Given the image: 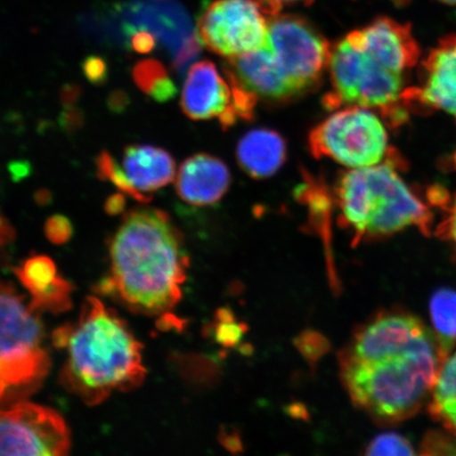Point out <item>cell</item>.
Masks as SVG:
<instances>
[{"label": "cell", "mask_w": 456, "mask_h": 456, "mask_svg": "<svg viewBox=\"0 0 456 456\" xmlns=\"http://www.w3.org/2000/svg\"><path fill=\"white\" fill-rule=\"evenodd\" d=\"M443 361L435 334L411 314H380L341 357L353 402L381 423L411 418L430 396Z\"/></svg>", "instance_id": "cell-1"}, {"label": "cell", "mask_w": 456, "mask_h": 456, "mask_svg": "<svg viewBox=\"0 0 456 456\" xmlns=\"http://www.w3.org/2000/svg\"><path fill=\"white\" fill-rule=\"evenodd\" d=\"M110 277L104 289L131 310L158 316L181 299L188 259L169 216L157 208L125 215L110 241Z\"/></svg>", "instance_id": "cell-2"}, {"label": "cell", "mask_w": 456, "mask_h": 456, "mask_svg": "<svg viewBox=\"0 0 456 456\" xmlns=\"http://www.w3.org/2000/svg\"><path fill=\"white\" fill-rule=\"evenodd\" d=\"M54 341L67 353L62 383L88 406L144 381L142 345L98 298L86 299L77 322L57 330Z\"/></svg>", "instance_id": "cell-3"}, {"label": "cell", "mask_w": 456, "mask_h": 456, "mask_svg": "<svg viewBox=\"0 0 456 456\" xmlns=\"http://www.w3.org/2000/svg\"><path fill=\"white\" fill-rule=\"evenodd\" d=\"M398 163L395 155L339 176L335 195L341 221L356 240L389 237L411 226L429 235L431 212L399 175Z\"/></svg>", "instance_id": "cell-4"}, {"label": "cell", "mask_w": 456, "mask_h": 456, "mask_svg": "<svg viewBox=\"0 0 456 456\" xmlns=\"http://www.w3.org/2000/svg\"><path fill=\"white\" fill-rule=\"evenodd\" d=\"M332 91L323 99L330 110L341 106L369 108L391 127L407 121L403 74L389 69L345 37L330 50L329 62Z\"/></svg>", "instance_id": "cell-5"}, {"label": "cell", "mask_w": 456, "mask_h": 456, "mask_svg": "<svg viewBox=\"0 0 456 456\" xmlns=\"http://www.w3.org/2000/svg\"><path fill=\"white\" fill-rule=\"evenodd\" d=\"M385 123L380 114L369 108L347 106L312 130V155L329 158L351 169L383 163L395 155Z\"/></svg>", "instance_id": "cell-6"}, {"label": "cell", "mask_w": 456, "mask_h": 456, "mask_svg": "<svg viewBox=\"0 0 456 456\" xmlns=\"http://www.w3.org/2000/svg\"><path fill=\"white\" fill-rule=\"evenodd\" d=\"M36 311L12 285L0 282V376L11 387L37 384L48 372Z\"/></svg>", "instance_id": "cell-7"}, {"label": "cell", "mask_w": 456, "mask_h": 456, "mask_svg": "<svg viewBox=\"0 0 456 456\" xmlns=\"http://www.w3.org/2000/svg\"><path fill=\"white\" fill-rule=\"evenodd\" d=\"M258 102L230 73L222 74L214 62L202 61L191 67L181 95V108L195 121L218 119L222 127H231L239 119L254 116Z\"/></svg>", "instance_id": "cell-8"}, {"label": "cell", "mask_w": 456, "mask_h": 456, "mask_svg": "<svg viewBox=\"0 0 456 456\" xmlns=\"http://www.w3.org/2000/svg\"><path fill=\"white\" fill-rule=\"evenodd\" d=\"M197 33L205 48L232 59L265 47L269 24L253 0H216L200 14Z\"/></svg>", "instance_id": "cell-9"}, {"label": "cell", "mask_w": 456, "mask_h": 456, "mask_svg": "<svg viewBox=\"0 0 456 456\" xmlns=\"http://www.w3.org/2000/svg\"><path fill=\"white\" fill-rule=\"evenodd\" d=\"M122 19V34L127 38L136 30L153 34L171 56L175 72L183 73L201 53L202 43L187 11L174 2L130 0L116 8Z\"/></svg>", "instance_id": "cell-10"}, {"label": "cell", "mask_w": 456, "mask_h": 456, "mask_svg": "<svg viewBox=\"0 0 456 456\" xmlns=\"http://www.w3.org/2000/svg\"><path fill=\"white\" fill-rule=\"evenodd\" d=\"M267 45L290 81L305 94L321 83L332 49L309 21L296 15L272 17Z\"/></svg>", "instance_id": "cell-11"}, {"label": "cell", "mask_w": 456, "mask_h": 456, "mask_svg": "<svg viewBox=\"0 0 456 456\" xmlns=\"http://www.w3.org/2000/svg\"><path fill=\"white\" fill-rule=\"evenodd\" d=\"M70 447L69 429L54 410L31 403L0 409V455L60 456Z\"/></svg>", "instance_id": "cell-12"}, {"label": "cell", "mask_w": 456, "mask_h": 456, "mask_svg": "<svg viewBox=\"0 0 456 456\" xmlns=\"http://www.w3.org/2000/svg\"><path fill=\"white\" fill-rule=\"evenodd\" d=\"M404 102L447 113L456 122V34L444 37L421 65L419 84L408 87Z\"/></svg>", "instance_id": "cell-13"}, {"label": "cell", "mask_w": 456, "mask_h": 456, "mask_svg": "<svg viewBox=\"0 0 456 456\" xmlns=\"http://www.w3.org/2000/svg\"><path fill=\"white\" fill-rule=\"evenodd\" d=\"M346 38L380 64L403 76L419 59V48L411 27L389 17H379L361 30L347 34Z\"/></svg>", "instance_id": "cell-14"}, {"label": "cell", "mask_w": 456, "mask_h": 456, "mask_svg": "<svg viewBox=\"0 0 456 456\" xmlns=\"http://www.w3.org/2000/svg\"><path fill=\"white\" fill-rule=\"evenodd\" d=\"M224 69L256 99L288 102L305 94L290 81L267 45L228 59Z\"/></svg>", "instance_id": "cell-15"}, {"label": "cell", "mask_w": 456, "mask_h": 456, "mask_svg": "<svg viewBox=\"0 0 456 456\" xmlns=\"http://www.w3.org/2000/svg\"><path fill=\"white\" fill-rule=\"evenodd\" d=\"M230 185L231 174L226 165L207 153H198L181 165L175 190L184 202L208 207L220 201Z\"/></svg>", "instance_id": "cell-16"}, {"label": "cell", "mask_w": 456, "mask_h": 456, "mask_svg": "<svg viewBox=\"0 0 456 456\" xmlns=\"http://www.w3.org/2000/svg\"><path fill=\"white\" fill-rule=\"evenodd\" d=\"M123 167L135 190L151 193L167 186L175 179V162L163 148L133 144L125 147Z\"/></svg>", "instance_id": "cell-17"}, {"label": "cell", "mask_w": 456, "mask_h": 456, "mask_svg": "<svg viewBox=\"0 0 456 456\" xmlns=\"http://www.w3.org/2000/svg\"><path fill=\"white\" fill-rule=\"evenodd\" d=\"M237 159L245 173L252 178H269L285 162L287 144L276 131L256 129L239 142Z\"/></svg>", "instance_id": "cell-18"}, {"label": "cell", "mask_w": 456, "mask_h": 456, "mask_svg": "<svg viewBox=\"0 0 456 456\" xmlns=\"http://www.w3.org/2000/svg\"><path fill=\"white\" fill-rule=\"evenodd\" d=\"M17 276L30 290L34 309L61 311L69 305L70 287L56 273L53 262L38 256L26 262Z\"/></svg>", "instance_id": "cell-19"}, {"label": "cell", "mask_w": 456, "mask_h": 456, "mask_svg": "<svg viewBox=\"0 0 456 456\" xmlns=\"http://www.w3.org/2000/svg\"><path fill=\"white\" fill-rule=\"evenodd\" d=\"M429 412L456 435V352L444 359L438 370L430 395Z\"/></svg>", "instance_id": "cell-20"}, {"label": "cell", "mask_w": 456, "mask_h": 456, "mask_svg": "<svg viewBox=\"0 0 456 456\" xmlns=\"http://www.w3.org/2000/svg\"><path fill=\"white\" fill-rule=\"evenodd\" d=\"M430 314L438 351L444 362L456 345V292L440 289L432 295Z\"/></svg>", "instance_id": "cell-21"}, {"label": "cell", "mask_w": 456, "mask_h": 456, "mask_svg": "<svg viewBox=\"0 0 456 456\" xmlns=\"http://www.w3.org/2000/svg\"><path fill=\"white\" fill-rule=\"evenodd\" d=\"M131 76L136 87L155 102H169L178 93L167 68L157 60L148 59L136 62Z\"/></svg>", "instance_id": "cell-22"}, {"label": "cell", "mask_w": 456, "mask_h": 456, "mask_svg": "<svg viewBox=\"0 0 456 456\" xmlns=\"http://www.w3.org/2000/svg\"><path fill=\"white\" fill-rule=\"evenodd\" d=\"M95 167L96 175L99 179L110 182L118 190L123 191L124 195H127L141 203L151 201V196L144 195V193L135 190L134 185L130 183L126 173L118 167L116 159L110 152L106 151L100 152V155L95 159Z\"/></svg>", "instance_id": "cell-23"}, {"label": "cell", "mask_w": 456, "mask_h": 456, "mask_svg": "<svg viewBox=\"0 0 456 456\" xmlns=\"http://www.w3.org/2000/svg\"><path fill=\"white\" fill-rule=\"evenodd\" d=\"M412 444L402 436L395 433H386V435L375 437L370 443L366 454L368 455H413Z\"/></svg>", "instance_id": "cell-24"}, {"label": "cell", "mask_w": 456, "mask_h": 456, "mask_svg": "<svg viewBox=\"0 0 456 456\" xmlns=\"http://www.w3.org/2000/svg\"><path fill=\"white\" fill-rule=\"evenodd\" d=\"M82 71L86 79L94 86L105 85L110 76V65L99 55L86 57L82 62Z\"/></svg>", "instance_id": "cell-25"}, {"label": "cell", "mask_w": 456, "mask_h": 456, "mask_svg": "<svg viewBox=\"0 0 456 456\" xmlns=\"http://www.w3.org/2000/svg\"><path fill=\"white\" fill-rule=\"evenodd\" d=\"M45 232L50 240L54 243L67 242L72 235L71 222L65 216H51L45 225Z\"/></svg>", "instance_id": "cell-26"}, {"label": "cell", "mask_w": 456, "mask_h": 456, "mask_svg": "<svg viewBox=\"0 0 456 456\" xmlns=\"http://www.w3.org/2000/svg\"><path fill=\"white\" fill-rule=\"evenodd\" d=\"M131 50L140 54L151 53L156 49L158 39L152 33L146 30H136L127 39Z\"/></svg>", "instance_id": "cell-27"}, {"label": "cell", "mask_w": 456, "mask_h": 456, "mask_svg": "<svg viewBox=\"0 0 456 456\" xmlns=\"http://www.w3.org/2000/svg\"><path fill=\"white\" fill-rule=\"evenodd\" d=\"M64 108L65 110L60 116V126L67 134L76 133L77 130L84 126V112L77 106Z\"/></svg>", "instance_id": "cell-28"}, {"label": "cell", "mask_w": 456, "mask_h": 456, "mask_svg": "<svg viewBox=\"0 0 456 456\" xmlns=\"http://www.w3.org/2000/svg\"><path fill=\"white\" fill-rule=\"evenodd\" d=\"M258 5L262 12L271 17H275L281 13L285 4L302 3L311 4L314 0H253Z\"/></svg>", "instance_id": "cell-29"}, {"label": "cell", "mask_w": 456, "mask_h": 456, "mask_svg": "<svg viewBox=\"0 0 456 456\" xmlns=\"http://www.w3.org/2000/svg\"><path fill=\"white\" fill-rule=\"evenodd\" d=\"M130 105L129 95L126 91L117 89L108 96L107 106L112 113L121 114L127 110Z\"/></svg>", "instance_id": "cell-30"}, {"label": "cell", "mask_w": 456, "mask_h": 456, "mask_svg": "<svg viewBox=\"0 0 456 456\" xmlns=\"http://www.w3.org/2000/svg\"><path fill=\"white\" fill-rule=\"evenodd\" d=\"M440 233L442 237L452 241L456 248V195L448 210L447 219L443 222L440 228Z\"/></svg>", "instance_id": "cell-31"}, {"label": "cell", "mask_w": 456, "mask_h": 456, "mask_svg": "<svg viewBox=\"0 0 456 456\" xmlns=\"http://www.w3.org/2000/svg\"><path fill=\"white\" fill-rule=\"evenodd\" d=\"M82 95V88L76 84L62 86L60 93L61 104L64 107L77 106Z\"/></svg>", "instance_id": "cell-32"}, {"label": "cell", "mask_w": 456, "mask_h": 456, "mask_svg": "<svg viewBox=\"0 0 456 456\" xmlns=\"http://www.w3.org/2000/svg\"><path fill=\"white\" fill-rule=\"evenodd\" d=\"M104 208L110 215L121 214L126 208V198L122 193H114V195L107 198Z\"/></svg>", "instance_id": "cell-33"}, {"label": "cell", "mask_w": 456, "mask_h": 456, "mask_svg": "<svg viewBox=\"0 0 456 456\" xmlns=\"http://www.w3.org/2000/svg\"><path fill=\"white\" fill-rule=\"evenodd\" d=\"M13 237L14 231L12 226L10 225L7 218L0 212V245L7 243Z\"/></svg>", "instance_id": "cell-34"}, {"label": "cell", "mask_w": 456, "mask_h": 456, "mask_svg": "<svg viewBox=\"0 0 456 456\" xmlns=\"http://www.w3.org/2000/svg\"><path fill=\"white\" fill-rule=\"evenodd\" d=\"M36 199L37 203L45 204L50 202L51 200V192L47 190H39L36 193Z\"/></svg>", "instance_id": "cell-35"}, {"label": "cell", "mask_w": 456, "mask_h": 456, "mask_svg": "<svg viewBox=\"0 0 456 456\" xmlns=\"http://www.w3.org/2000/svg\"><path fill=\"white\" fill-rule=\"evenodd\" d=\"M11 389V386L0 376V403H2L7 392Z\"/></svg>", "instance_id": "cell-36"}, {"label": "cell", "mask_w": 456, "mask_h": 456, "mask_svg": "<svg viewBox=\"0 0 456 456\" xmlns=\"http://www.w3.org/2000/svg\"><path fill=\"white\" fill-rule=\"evenodd\" d=\"M438 2L450 5H456V0H438Z\"/></svg>", "instance_id": "cell-37"}]
</instances>
